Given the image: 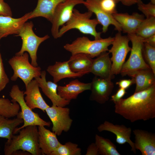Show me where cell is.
<instances>
[{"instance_id":"obj_32","label":"cell","mask_w":155,"mask_h":155,"mask_svg":"<svg viewBox=\"0 0 155 155\" xmlns=\"http://www.w3.org/2000/svg\"><path fill=\"white\" fill-rule=\"evenodd\" d=\"M16 105L15 102L8 98H0V115L10 117L14 113Z\"/></svg>"},{"instance_id":"obj_13","label":"cell","mask_w":155,"mask_h":155,"mask_svg":"<svg viewBox=\"0 0 155 155\" xmlns=\"http://www.w3.org/2000/svg\"><path fill=\"white\" fill-rule=\"evenodd\" d=\"M97 129L100 132L107 131L113 133L116 136V141L117 143L123 145L127 143L131 148V151L136 153L134 143L131 139L132 129L130 127H127L123 125H114L105 121L98 126Z\"/></svg>"},{"instance_id":"obj_3","label":"cell","mask_w":155,"mask_h":155,"mask_svg":"<svg viewBox=\"0 0 155 155\" xmlns=\"http://www.w3.org/2000/svg\"><path fill=\"white\" fill-rule=\"evenodd\" d=\"M93 13L88 11L85 13H81L74 8L69 20L59 29L58 38L61 37L69 30L75 29L84 34L93 36L95 40L102 38L101 33L96 30V27L100 24L96 18L91 19Z\"/></svg>"},{"instance_id":"obj_40","label":"cell","mask_w":155,"mask_h":155,"mask_svg":"<svg viewBox=\"0 0 155 155\" xmlns=\"http://www.w3.org/2000/svg\"><path fill=\"white\" fill-rule=\"evenodd\" d=\"M142 41L144 43H146L155 47V34L145 38H142Z\"/></svg>"},{"instance_id":"obj_35","label":"cell","mask_w":155,"mask_h":155,"mask_svg":"<svg viewBox=\"0 0 155 155\" xmlns=\"http://www.w3.org/2000/svg\"><path fill=\"white\" fill-rule=\"evenodd\" d=\"M9 82V79L4 69L0 53V92L3 90Z\"/></svg>"},{"instance_id":"obj_44","label":"cell","mask_w":155,"mask_h":155,"mask_svg":"<svg viewBox=\"0 0 155 155\" xmlns=\"http://www.w3.org/2000/svg\"><path fill=\"white\" fill-rule=\"evenodd\" d=\"M136 0L137 1V3H138V2H139L142 1L141 0Z\"/></svg>"},{"instance_id":"obj_15","label":"cell","mask_w":155,"mask_h":155,"mask_svg":"<svg viewBox=\"0 0 155 155\" xmlns=\"http://www.w3.org/2000/svg\"><path fill=\"white\" fill-rule=\"evenodd\" d=\"M46 75V71H43L40 77L34 78L43 92L51 100L52 105L65 107L68 105L70 101L60 96L57 92V84L51 81H47Z\"/></svg>"},{"instance_id":"obj_43","label":"cell","mask_w":155,"mask_h":155,"mask_svg":"<svg viewBox=\"0 0 155 155\" xmlns=\"http://www.w3.org/2000/svg\"><path fill=\"white\" fill-rule=\"evenodd\" d=\"M151 3H152L155 4V0H150Z\"/></svg>"},{"instance_id":"obj_6","label":"cell","mask_w":155,"mask_h":155,"mask_svg":"<svg viewBox=\"0 0 155 155\" xmlns=\"http://www.w3.org/2000/svg\"><path fill=\"white\" fill-rule=\"evenodd\" d=\"M9 95L12 99L11 100L16 102L19 104L21 109L19 113L23 120V124L16 129L15 134L18 133L20 129L28 126H50V122L42 119L38 113L33 112L26 104L24 98V91H21L18 85L12 86Z\"/></svg>"},{"instance_id":"obj_41","label":"cell","mask_w":155,"mask_h":155,"mask_svg":"<svg viewBox=\"0 0 155 155\" xmlns=\"http://www.w3.org/2000/svg\"><path fill=\"white\" fill-rule=\"evenodd\" d=\"M118 2L121 1L124 5L130 6L137 3L136 0H116Z\"/></svg>"},{"instance_id":"obj_17","label":"cell","mask_w":155,"mask_h":155,"mask_svg":"<svg viewBox=\"0 0 155 155\" xmlns=\"http://www.w3.org/2000/svg\"><path fill=\"white\" fill-rule=\"evenodd\" d=\"M30 12L18 18L0 16V38L11 34L17 35L24 24L29 19Z\"/></svg>"},{"instance_id":"obj_23","label":"cell","mask_w":155,"mask_h":155,"mask_svg":"<svg viewBox=\"0 0 155 155\" xmlns=\"http://www.w3.org/2000/svg\"><path fill=\"white\" fill-rule=\"evenodd\" d=\"M90 83H85L76 79L65 86H58L57 92L62 98L71 101L76 99L78 95L83 92L90 90Z\"/></svg>"},{"instance_id":"obj_34","label":"cell","mask_w":155,"mask_h":155,"mask_svg":"<svg viewBox=\"0 0 155 155\" xmlns=\"http://www.w3.org/2000/svg\"><path fill=\"white\" fill-rule=\"evenodd\" d=\"M138 9L146 17V18L155 17V4L151 2L144 3L142 1L137 3Z\"/></svg>"},{"instance_id":"obj_8","label":"cell","mask_w":155,"mask_h":155,"mask_svg":"<svg viewBox=\"0 0 155 155\" xmlns=\"http://www.w3.org/2000/svg\"><path fill=\"white\" fill-rule=\"evenodd\" d=\"M127 36L131 42L132 46L129 57L123 64L121 71L120 73L123 76L128 75L142 69L150 68L143 57L142 38L135 33L128 34Z\"/></svg>"},{"instance_id":"obj_20","label":"cell","mask_w":155,"mask_h":155,"mask_svg":"<svg viewBox=\"0 0 155 155\" xmlns=\"http://www.w3.org/2000/svg\"><path fill=\"white\" fill-rule=\"evenodd\" d=\"M38 143L42 155H51L61 144L56 134L44 126H38Z\"/></svg>"},{"instance_id":"obj_12","label":"cell","mask_w":155,"mask_h":155,"mask_svg":"<svg viewBox=\"0 0 155 155\" xmlns=\"http://www.w3.org/2000/svg\"><path fill=\"white\" fill-rule=\"evenodd\" d=\"M91 83L90 100L103 104L109 99L114 88L111 80L95 76Z\"/></svg>"},{"instance_id":"obj_7","label":"cell","mask_w":155,"mask_h":155,"mask_svg":"<svg viewBox=\"0 0 155 155\" xmlns=\"http://www.w3.org/2000/svg\"><path fill=\"white\" fill-rule=\"evenodd\" d=\"M8 62L13 71L11 80L16 81L19 78L24 83L25 87L34 78L40 76L41 68L38 66H34L30 63L29 55L26 52L21 55H15Z\"/></svg>"},{"instance_id":"obj_33","label":"cell","mask_w":155,"mask_h":155,"mask_svg":"<svg viewBox=\"0 0 155 155\" xmlns=\"http://www.w3.org/2000/svg\"><path fill=\"white\" fill-rule=\"evenodd\" d=\"M100 7L106 12L111 15L117 13L116 0H98Z\"/></svg>"},{"instance_id":"obj_9","label":"cell","mask_w":155,"mask_h":155,"mask_svg":"<svg viewBox=\"0 0 155 155\" xmlns=\"http://www.w3.org/2000/svg\"><path fill=\"white\" fill-rule=\"evenodd\" d=\"M114 37L112 46L108 51L112 54L110 58L112 62L111 73L115 75L120 73L127 55L131 51V48L129 46L130 40L127 35H123L121 32H118Z\"/></svg>"},{"instance_id":"obj_38","label":"cell","mask_w":155,"mask_h":155,"mask_svg":"<svg viewBox=\"0 0 155 155\" xmlns=\"http://www.w3.org/2000/svg\"><path fill=\"white\" fill-rule=\"evenodd\" d=\"M134 84H135L134 81L132 78L131 79L122 80L116 83V84L118 85L120 88H122L125 90Z\"/></svg>"},{"instance_id":"obj_16","label":"cell","mask_w":155,"mask_h":155,"mask_svg":"<svg viewBox=\"0 0 155 155\" xmlns=\"http://www.w3.org/2000/svg\"><path fill=\"white\" fill-rule=\"evenodd\" d=\"M133 132L136 150H139L142 155H155V133L139 129H134Z\"/></svg>"},{"instance_id":"obj_24","label":"cell","mask_w":155,"mask_h":155,"mask_svg":"<svg viewBox=\"0 0 155 155\" xmlns=\"http://www.w3.org/2000/svg\"><path fill=\"white\" fill-rule=\"evenodd\" d=\"M65 0H38L36 6L30 12L29 19L42 17L51 22L57 6Z\"/></svg>"},{"instance_id":"obj_27","label":"cell","mask_w":155,"mask_h":155,"mask_svg":"<svg viewBox=\"0 0 155 155\" xmlns=\"http://www.w3.org/2000/svg\"><path fill=\"white\" fill-rule=\"evenodd\" d=\"M23 123L19 112L16 117L13 119L0 115V138L10 140L15 134L16 129Z\"/></svg>"},{"instance_id":"obj_26","label":"cell","mask_w":155,"mask_h":155,"mask_svg":"<svg viewBox=\"0 0 155 155\" xmlns=\"http://www.w3.org/2000/svg\"><path fill=\"white\" fill-rule=\"evenodd\" d=\"M93 59L89 55L82 53L71 55L68 60L71 70L74 72H90Z\"/></svg>"},{"instance_id":"obj_30","label":"cell","mask_w":155,"mask_h":155,"mask_svg":"<svg viewBox=\"0 0 155 155\" xmlns=\"http://www.w3.org/2000/svg\"><path fill=\"white\" fill-rule=\"evenodd\" d=\"M81 149L78 144L68 142L61 144L51 155H81Z\"/></svg>"},{"instance_id":"obj_5","label":"cell","mask_w":155,"mask_h":155,"mask_svg":"<svg viewBox=\"0 0 155 155\" xmlns=\"http://www.w3.org/2000/svg\"><path fill=\"white\" fill-rule=\"evenodd\" d=\"M34 24L32 22H26L18 34L22 40L20 50L15 55H20L25 52H28L31 59V64L34 67L38 66L37 62V53L38 47L43 42L50 37L48 35L40 37L36 35L33 30Z\"/></svg>"},{"instance_id":"obj_2","label":"cell","mask_w":155,"mask_h":155,"mask_svg":"<svg viewBox=\"0 0 155 155\" xmlns=\"http://www.w3.org/2000/svg\"><path fill=\"white\" fill-rule=\"evenodd\" d=\"M17 135H13L5 143V155H12L18 150L29 152L32 155H41L42 153L38 143L37 126H28L20 129Z\"/></svg>"},{"instance_id":"obj_4","label":"cell","mask_w":155,"mask_h":155,"mask_svg":"<svg viewBox=\"0 0 155 155\" xmlns=\"http://www.w3.org/2000/svg\"><path fill=\"white\" fill-rule=\"evenodd\" d=\"M114 39V37H109L92 40L83 36L77 38L70 43L66 44L63 47L71 55L82 53L93 58L104 52L108 51V47L112 44Z\"/></svg>"},{"instance_id":"obj_10","label":"cell","mask_w":155,"mask_h":155,"mask_svg":"<svg viewBox=\"0 0 155 155\" xmlns=\"http://www.w3.org/2000/svg\"><path fill=\"white\" fill-rule=\"evenodd\" d=\"M84 0H65L59 3L54 12L52 21L51 33L54 38H58L60 27L64 25L70 19L74 7L77 5L84 4Z\"/></svg>"},{"instance_id":"obj_25","label":"cell","mask_w":155,"mask_h":155,"mask_svg":"<svg viewBox=\"0 0 155 155\" xmlns=\"http://www.w3.org/2000/svg\"><path fill=\"white\" fill-rule=\"evenodd\" d=\"M136 84L134 92L145 90L155 84V74L150 68L142 69L128 75Z\"/></svg>"},{"instance_id":"obj_31","label":"cell","mask_w":155,"mask_h":155,"mask_svg":"<svg viewBox=\"0 0 155 155\" xmlns=\"http://www.w3.org/2000/svg\"><path fill=\"white\" fill-rule=\"evenodd\" d=\"M142 53L144 61L155 74V47L144 43Z\"/></svg>"},{"instance_id":"obj_19","label":"cell","mask_w":155,"mask_h":155,"mask_svg":"<svg viewBox=\"0 0 155 155\" xmlns=\"http://www.w3.org/2000/svg\"><path fill=\"white\" fill-rule=\"evenodd\" d=\"M109 54L107 51L104 52L93 59L90 72L102 78L113 79L115 76L111 73L112 62Z\"/></svg>"},{"instance_id":"obj_37","label":"cell","mask_w":155,"mask_h":155,"mask_svg":"<svg viewBox=\"0 0 155 155\" xmlns=\"http://www.w3.org/2000/svg\"><path fill=\"white\" fill-rule=\"evenodd\" d=\"M127 93L125 89L120 88L115 94L112 96L111 100L114 103L119 101Z\"/></svg>"},{"instance_id":"obj_39","label":"cell","mask_w":155,"mask_h":155,"mask_svg":"<svg viewBox=\"0 0 155 155\" xmlns=\"http://www.w3.org/2000/svg\"><path fill=\"white\" fill-rule=\"evenodd\" d=\"M86 155H98V148L95 143L90 144L88 147Z\"/></svg>"},{"instance_id":"obj_28","label":"cell","mask_w":155,"mask_h":155,"mask_svg":"<svg viewBox=\"0 0 155 155\" xmlns=\"http://www.w3.org/2000/svg\"><path fill=\"white\" fill-rule=\"evenodd\" d=\"M95 143L98 148L99 155H121L117 151L115 145L109 139L96 134Z\"/></svg>"},{"instance_id":"obj_11","label":"cell","mask_w":155,"mask_h":155,"mask_svg":"<svg viewBox=\"0 0 155 155\" xmlns=\"http://www.w3.org/2000/svg\"><path fill=\"white\" fill-rule=\"evenodd\" d=\"M45 112L52 122V131L57 136L60 135L63 132L69 131L73 121L69 115V108L52 105L47 108Z\"/></svg>"},{"instance_id":"obj_1","label":"cell","mask_w":155,"mask_h":155,"mask_svg":"<svg viewBox=\"0 0 155 155\" xmlns=\"http://www.w3.org/2000/svg\"><path fill=\"white\" fill-rule=\"evenodd\" d=\"M115 113L131 122L155 117V84L115 102Z\"/></svg>"},{"instance_id":"obj_22","label":"cell","mask_w":155,"mask_h":155,"mask_svg":"<svg viewBox=\"0 0 155 155\" xmlns=\"http://www.w3.org/2000/svg\"><path fill=\"white\" fill-rule=\"evenodd\" d=\"M46 71L53 78V82L57 83L65 78H80L85 74V72H74L70 69L68 60L63 62L56 61L53 65L49 66Z\"/></svg>"},{"instance_id":"obj_21","label":"cell","mask_w":155,"mask_h":155,"mask_svg":"<svg viewBox=\"0 0 155 155\" xmlns=\"http://www.w3.org/2000/svg\"><path fill=\"white\" fill-rule=\"evenodd\" d=\"M120 25L122 31L128 34H135L138 27L144 19L143 15L137 12L131 15L127 13H118L112 15Z\"/></svg>"},{"instance_id":"obj_14","label":"cell","mask_w":155,"mask_h":155,"mask_svg":"<svg viewBox=\"0 0 155 155\" xmlns=\"http://www.w3.org/2000/svg\"><path fill=\"white\" fill-rule=\"evenodd\" d=\"M83 4L88 11L95 14L96 19L102 26V32H106L110 25L114 26L115 29L118 32L122 31L120 25L112 15L107 13L100 7L98 0H86Z\"/></svg>"},{"instance_id":"obj_29","label":"cell","mask_w":155,"mask_h":155,"mask_svg":"<svg viewBox=\"0 0 155 155\" xmlns=\"http://www.w3.org/2000/svg\"><path fill=\"white\" fill-rule=\"evenodd\" d=\"M135 34L143 39L155 34V17L144 18L138 27Z\"/></svg>"},{"instance_id":"obj_18","label":"cell","mask_w":155,"mask_h":155,"mask_svg":"<svg viewBox=\"0 0 155 155\" xmlns=\"http://www.w3.org/2000/svg\"><path fill=\"white\" fill-rule=\"evenodd\" d=\"M24 94L26 95L24 98L26 104L32 110L38 108L44 112L46 109L49 106L43 98L38 84L35 79L26 86Z\"/></svg>"},{"instance_id":"obj_45","label":"cell","mask_w":155,"mask_h":155,"mask_svg":"<svg viewBox=\"0 0 155 155\" xmlns=\"http://www.w3.org/2000/svg\"><path fill=\"white\" fill-rule=\"evenodd\" d=\"M1 39L0 38V40Z\"/></svg>"},{"instance_id":"obj_42","label":"cell","mask_w":155,"mask_h":155,"mask_svg":"<svg viewBox=\"0 0 155 155\" xmlns=\"http://www.w3.org/2000/svg\"><path fill=\"white\" fill-rule=\"evenodd\" d=\"M29 152L22 150H18L13 152L12 155H31Z\"/></svg>"},{"instance_id":"obj_36","label":"cell","mask_w":155,"mask_h":155,"mask_svg":"<svg viewBox=\"0 0 155 155\" xmlns=\"http://www.w3.org/2000/svg\"><path fill=\"white\" fill-rule=\"evenodd\" d=\"M0 16H12L11 9L4 0H0Z\"/></svg>"}]
</instances>
